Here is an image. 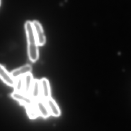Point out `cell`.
Listing matches in <instances>:
<instances>
[{"label":"cell","mask_w":131,"mask_h":131,"mask_svg":"<svg viewBox=\"0 0 131 131\" xmlns=\"http://www.w3.org/2000/svg\"><path fill=\"white\" fill-rule=\"evenodd\" d=\"M25 108L27 114L31 119H35L39 116L34 104L25 106Z\"/></svg>","instance_id":"11"},{"label":"cell","mask_w":131,"mask_h":131,"mask_svg":"<svg viewBox=\"0 0 131 131\" xmlns=\"http://www.w3.org/2000/svg\"><path fill=\"white\" fill-rule=\"evenodd\" d=\"M45 101L50 115L56 117L60 116V110L54 99L50 97Z\"/></svg>","instance_id":"7"},{"label":"cell","mask_w":131,"mask_h":131,"mask_svg":"<svg viewBox=\"0 0 131 131\" xmlns=\"http://www.w3.org/2000/svg\"><path fill=\"white\" fill-rule=\"evenodd\" d=\"M31 70L32 67L31 65H26L12 71L11 74L15 80L18 78L23 77L28 73H31Z\"/></svg>","instance_id":"8"},{"label":"cell","mask_w":131,"mask_h":131,"mask_svg":"<svg viewBox=\"0 0 131 131\" xmlns=\"http://www.w3.org/2000/svg\"><path fill=\"white\" fill-rule=\"evenodd\" d=\"M30 95L35 101L40 99L41 97L40 83L39 80L34 79Z\"/></svg>","instance_id":"9"},{"label":"cell","mask_w":131,"mask_h":131,"mask_svg":"<svg viewBox=\"0 0 131 131\" xmlns=\"http://www.w3.org/2000/svg\"><path fill=\"white\" fill-rule=\"evenodd\" d=\"M35 105L39 116L43 118H47L50 115L45 101L39 99L35 101Z\"/></svg>","instance_id":"4"},{"label":"cell","mask_w":131,"mask_h":131,"mask_svg":"<svg viewBox=\"0 0 131 131\" xmlns=\"http://www.w3.org/2000/svg\"><path fill=\"white\" fill-rule=\"evenodd\" d=\"M25 29L28 41V51L29 59L36 62L39 57L38 43L35 36L32 22L27 21L25 24Z\"/></svg>","instance_id":"1"},{"label":"cell","mask_w":131,"mask_h":131,"mask_svg":"<svg viewBox=\"0 0 131 131\" xmlns=\"http://www.w3.org/2000/svg\"><path fill=\"white\" fill-rule=\"evenodd\" d=\"M1 0H0V5H1Z\"/></svg>","instance_id":"13"},{"label":"cell","mask_w":131,"mask_h":131,"mask_svg":"<svg viewBox=\"0 0 131 131\" xmlns=\"http://www.w3.org/2000/svg\"><path fill=\"white\" fill-rule=\"evenodd\" d=\"M15 91L23 92L24 88V76L15 79L14 86Z\"/></svg>","instance_id":"12"},{"label":"cell","mask_w":131,"mask_h":131,"mask_svg":"<svg viewBox=\"0 0 131 131\" xmlns=\"http://www.w3.org/2000/svg\"><path fill=\"white\" fill-rule=\"evenodd\" d=\"M0 78L8 86L12 87L14 86L15 82L14 78L4 66L1 64H0Z\"/></svg>","instance_id":"6"},{"label":"cell","mask_w":131,"mask_h":131,"mask_svg":"<svg viewBox=\"0 0 131 131\" xmlns=\"http://www.w3.org/2000/svg\"><path fill=\"white\" fill-rule=\"evenodd\" d=\"M32 24L38 45L43 46L46 42V38L44 34L43 28L38 21H34Z\"/></svg>","instance_id":"3"},{"label":"cell","mask_w":131,"mask_h":131,"mask_svg":"<svg viewBox=\"0 0 131 131\" xmlns=\"http://www.w3.org/2000/svg\"><path fill=\"white\" fill-rule=\"evenodd\" d=\"M12 98L18 102L20 104L24 106L31 105L34 104L35 101L30 95L23 92H18L15 91L11 95Z\"/></svg>","instance_id":"2"},{"label":"cell","mask_w":131,"mask_h":131,"mask_svg":"<svg viewBox=\"0 0 131 131\" xmlns=\"http://www.w3.org/2000/svg\"><path fill=\"white\" fill-rule=\"evenodd\" d=\"M41 97L45 101L51 97V88L49 81L47 78H43L40 80Z\"/></svg>","instance_id":"5"},{"label":"cell","mask_w":131,"mask_h":131,"mask_svg":"<svg viewBox=\"0 0 131 131\" xmlns=\"http://www.w3.org/2000/svg\"><path fill=\"white\" fill-rule=\"evenodd\" d=\"M34 80L33 75L31 73H28L24 76L23 93L30 95Z\"/></svg>","instance_id":"10"}]
</instances>
